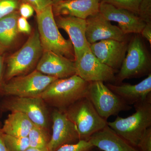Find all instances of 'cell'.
<instances>
[{
	"mask_svg": "<svg viewBox=\"0 0 151 151\" xmlns=\"http://www.w3.org/2000/svg\"><path fill=\"white\" fill-rule=\"evenodd\" d=\"M99 12L109 21L118 23L124 34H139L146 24L137 14L107 3L100 2Z\"/></svg>",
	"mask_w": 151,
	"mask_h": 151,
	"instance_id": "14",
	"label": "cell"
},
{
	"mask_svg": "<svg viewBox=\"0 0 151 151\" xmlns=\"http://www.w3.org/2000/svg\"><path fill=\"white\" fill-rule=\"evenodd\" d=\"M61 1V0H53V4H54V3L57 2L59 1Z\"/></svg>",
	"mask_w": 151,
	"mask_h": 151,
	"instance_id": "36",
	"label": "cell"
},
{
	"mask_svg": "<svg viewBox=\"0 0 151 151\" xmlns=\"http://www.w3.org/2000/svg\"><path fill=\"white\" fill-rule=\"evenodd\" d=\"M0 129H1V128H0Z\"/></svg>",
	"mask_w": 151,
	"mask_h": 151,
	"instance_id": "38",
	"label": "cell"
},
{
	"mask_svg": "<svg viewBox=\"0 0 151 151\" xmlns=\"http://www.w3.org/2000/svg\"><path fill=\"white\" fill-rule=\"evenodd\" d=\"M0 151H8L3 142L2 137V132L1 130H0Z\"/></svg>",
	"mask_w": 151,
	"mask_h": 151,
	"instance_id": "34",
	"label": "cell"
},
{
	"mask_svg": "<svg viewBox=\"0 0 151 151\" xmlns=\"http://www.w3.org/2000/svg\"><path fill=\"white\" fill-rule=\"evenodd\" d=\"M2 137L8 151H24L30 147L28 137H15L2 133Z\"/></svg>",
	"mask_w": 151,
	"mask_h": 151,
	"instance_id": "23",
	"label": "cell"
},
{
	"mask_svg": "<svg viewBox=\"0 0 151 151\" xmlns=\"http://www.w3.org/2000/svg\"><path fill=\"white\" fill-rule=\"evenodd\" d=\"M107 86L129 105H134L151 96V74L140 83L129 84H108Z\"/></svg>",
	"mask_w": 151,
	"mask_h": 151,
	"instance_id": "18",
	"label": "cell"
},
{
	"mask_svg": "<svg viewBox=\"0 0 151 151\" xmlns=\"http://www.w3.org/2000/svg\"><path fill=\"white\" fill-rule=\"evenodd\" d=\"M22 1L29 4L36 14L53 4V0H22Z\"/></svg>",
	"mask_w": 151,
	"mask_h": 151,
	"instance_id": "29",
	"label": "cell"
},
{
	"mask_svg": "<svg viewBox=\"0 0 151 151\" xmlns=\"http://www.w3.org/2000/svg\"><path fill=\"white\" fill-rule=\"evenodd\" d=\"M52 5L36 14L38 32L43 51H50L75 61L72 44L60 32L55 22Z\"/></svg>",
	"mask_w": 151,
	"mask_h": 151,
	"instance_id": "2",
	"label": "cell"
},
{
	"mask_svg": "<svg viewBox=\"0 0 151 151\" xmlns=\"http://www.w3.org/2000/svg\"><path fill=\"white\" fill-rule=\"evenodd\" d=\"M24 151H50L47 148L44 149L35 148L29 147Z\"/></svg>",
	"mask_w": 151,
	"mask_h": 151,
	"instance_id": "35",
	"label": "cell"
},
{
	"mask_svg": "<svg viewBox=\"0 0 151 151\" xmlns=\"http://www.w3.org/2000/svg\"><path fill=\"white\" fill-rule=\"evenodd\" d=\"M62 111L75 125L80 140L89 141L92 135L107 125V120L99 115L86 97Z\"/></svg>",
	"mask_w": 151,
	"mask_h": 151,
	"instance_id": "4",
	"label": "cell"
},
{
	"mask_svg": "<svg viewBox=\"0 0 151 151\" xmlns=\"http://www.w3.org/2000/svg\"><path fill=\"white\" fill-rule=\"evenodd\" d=\"M22 0H0V19L19 11Z\"/></svg>",
	"mask_w": 151,
	"mask_h": 151,
	"instance_id": "25",
	"label": "cell"
},
{
	"mask_svg": "<svg viewBox=\"0 0 151 151\" xmlns=\"http://www.w3.org/2000/svg\"><path fill=\"white\" fill-rule=\"evenodd\" d=\"M128 46L127 41L107 40L90 45V49L100 62L117 70L124 61Z\"/></svg>",
	"mask_w": 151,
	"mask_h": 151,
	"instance_id": "13",
	"label": "cell"
},
{
	"mask_svg": "<svg viewBox=\"0 0 151 151\" xmlns=\"http://www.w3.org/2000/svg\"><path fill=\"white\" fill-rule=\"evenodd\" d=\"M20 16L17 11L0 19V53L7 51L16 40L19 33L17 21Z\"/></svg>",
	"mask_w": 151,
	"mask_h": 151,
	"instance_id": "21",
	"label": "cell"
},
{
	"mask_svg": "<svg viewBox=\"0 0 151 151\" xmlns=\"http://www.w3.org/2000/svg\"><path fill=\"white\" fill-rule=\"evenodd\" d=\"M55 22L58 27L67 33L73 45L75 61L90 47L86 40V20L70 16H58Z\"/></svg>",
	"mask_w": 151,
	"mask_h": 151,
	"instance_id": "16",
	"label": "cell"
},
{
	"mask_svg": "<svg viewBox=\"0 0 151 151\" xmlns=\"http://www.w3.org/2000/svg\"><path fill=\"white\" fill-rule=\"evenodd\" d=\"M86 22L85 35L90 45L107 40L127 41V35L124 34L119 27L112 24L100 12L87 18Z\"/></svg>",
	"mask_w": 151,
	"mask_h": 151,
	"instance_id": "12",
	"label": "cell"
},
{
	"mask_svg": "<svg viewBox=\"0 0 151 151\" xmlns=\"http://www.w3.org/2000/svg\"><path fill=\"white\" fill-rule=\"evenodd\" d=\"M138 15L145 23L151 22V0H142Z\"/></svg>",
	"mask_w": 151,
	"mask_h": 151,
	"instance_id": "27",
	"label": "cell"
},
{
	"mask_svg": "<svg viewBox=\"0 0 151 151\" xmlns=\"http://www.w3.org/2000/svg\"><path fill=\"white\" fill-rule=\"evenodd\" d=\"M36 70L57 78H64L76 74L75 62L50 51H43Z\"/></svg>",
	"mask_w": 151,
	"mask_h": 151,
	"instance_id": "15",
	"label": "cell"
},
{
	"mask_svg": "<svg viewBox=\"0 0 151 151\" xmlns=\"http://www.w3.org/2000/svg\"><path fill=\"white\" fill-rule=\"evenodd\" d=\"M134 105L135 112L122 118L117 116L108 127L132 145L137 147L146 129L151 126V96Z\"/></svg>",
	"mask_w": 151,
	"mask_h": 151,
	"instance_id": "3",
	"label": "cell"
},
{
	"mask_svg": "<svg viewBox=\"0 0 151 151\" xmlns=\"http://www.w3.org/2000/svg\"><path fill=\"white\" fill-rule=\"evenodd\" d=\"M142 0H101V2L110 4L116 7L125 9L138 15Z\"/></svg>",
	"mask_w": 151,
	"mask_h": 151,
	"instance_id": "24",
	"label": "cell"
},
{
	"mask_svg": "<svg viewBox=\"0 0 151 151\" xmlns=\"http://www.w3.org/2000/svg\"><path fill=\"white\" fill-rule=\"evenodd\" d=\"M101 0H61L54 3V15L70 16L86 20L99 12Z\"/></svg>",
	"mask_w": 151,
	"mask_h": 151,
	"instance_id": "17",
	"label": "cell"
},
{
	"mask_svg": "<svg viewBox=\"0 0 151 151\" xmlns=\"http://www.w3.org/2000/svg\"><path fill=\"white\" fill-rule=\"evenodd\" d=\"M3 108L11 112L24 113L35 125L48 131V111L45 102L41 98L12 97L5 101Z\"/></svg>",
	"mask_w": 151,
	"mask_h": 151,
	"instance_id": "9",
	"label": "cell"
},
{
	"mask_svg": "<svg viewBox=\"0 0 151 151\" xmlns=\"http://www.w3.org/2000/svg\"><path fill=\"white\" fill-rule=\"evenodd\" d=\"M89 84L76 74L58 78L38 97L56 109L64 110L86 97Z\"/></svg>",
	"mask_w": 151,
	"mask_h": 151,
	"instance_id": "1",
	"label": "cell"
},
{
	"mask_svg": "<svg viewBox=\"0 0 151 151\" xmlns=\"http://www.w3.org/2000/svg\"><path fill=\"white\" fill-rule=\"evenodd\" d=\"M34 125L26 115L21 112L13 111L9 114L0 130L3 134L25 137H28Z\"/></svg>",
	"mask_w": 151,
	"mask_h": 151,
	"instance_id": "20",
	"label": "cell"
},
{
	"mask_svg": "<svg viewBox=\"0 0 151 151\" xmlns=\"http://www.w3.org/2000/svg\"><path fill=\"white\" fill-rule=\"evenodd\" d=\"M30 147L44 149L47 148L51 136L48 131L34 125L28 136Z\"/></svg>",
	"mask_w": 151,
	"mask_h": 151,
	"instance_id": "22",
	"label": "cell"
},
{
	"mask_svg": "<svg viewBox=\"0 0 151 151\" xmlns=\"http://www.w3.org/2000/svg\"><path fill=\"white\" fill-rule=\"evenodd\" d=\"M2 53H0V85L1 83L3 74V68H4V57L2 55Z\"/></svg>",
	"mask_w": 151,
	"mask_h": 151,
	"instance_id": "33",
	"label": "cell"
},
{
	"mask_svg": "<svg viewBox=\"0 0 151 151\" xmlns=\"http://www.w3.org/2000/svg\"><path fill=\"white\" fill-rule=\"evenodd\" d=\"M89 141L94 147L103 151H139L137 147L118 135L108 125L92 135Z\"/></svg>",
	"mask_w": 151,
	"mask_h": 151,
	"instance_id": "19",
	"label": "cell"
},
{
	"mask_svg": "<svg viewBox=\"0 0 151 151\" xmlns=\"http://www.w3.org/2000/svg\"><path fill=\"white\" fill-rule=\"evenodd\" d=\"M151 71L150 54L142 38L137 35L128 44L127 54L115 82L119 84L126 79L148 76Z\"/></svg>",
	"mask_w": 151,
	"mask_h": 151,
	"instance_id": "5",
	"label": "cell"
},
{
	"mask_svg": "<svg viewBox=\"0 0 151 151\" xmlns=\"http://www.w3.org/2000/svg\"><path fill=\"white\" fill-rule=\"evenodd\" d=\"M17 28L19 33L30 34L31 32L32 28L27 19L20 16L17 21Z\"/></svg>",
	"mask_w": 151,
	"mask_h": 151,
	"instance_id": "30",
	"label": "cell"
},
{
	"mask_svg": "<svg viewBox=\"0 0 151 151\" xmlns=\"http://www.w3.org/2000/svg\"><path fill=\"white\" fill-rule=\"evenodd\" d=\"M52 133L47 145L50 151H55L61 146L75 144L80 140L74 124L64 111L55 109L51 115Z\"/></svg>",
	"mask_w": 151,
	"mask_h": 151,
	"instance_id": "11",
	"label": "cell"
},
{
	"mask_svg": "<svg viewBox=\"0 0 151 151\" xmlns=\"http://www.w3.org/2000/svg\"><path fill=\"white\" fill-rule=\"evenodd\" d=\"M137 147L139 151H151V127L144 132Z\"/></svg>",
	"mask_w": 151,
	"mask_h": 151,
	"instance_id": "28",
	"label": "cell"
},
{
	"mask_svg": "<svg viewBox=\"0 0 151 151\" xmlns=\"http://www.w3.org/2000/svg\"><path fill=\"white\" fill-rule=\"evenodd\" d=\"M140 34L142 37L145 38L149 42L150 45H151V22L146 23L145 27L143 28Z\"/></svg>",
	"mask_w": 151,
	"mask_h": 151,
	"instance_id": "32",
	"label": "cell"
},
{
	"mask_svg": "<svg viewBox=\"0 0 151 151\" xmlns=\"http://www.w3.org/2000/svg\"><path fill=\"white\" fill-rule=\"evenodd\" d=\"M43 51L39 33L35 30L21 48L8 58L6 79L9 81L16 76L27 74L37 63Z\"/></svg>",
	"mask_w": 151,
	"mask_h": 151,
	"instance_id": "6",
	"label": "cell"
},
{
	"mask_svg": "<svg viewBox=\"0 0 151 151\" xmlns=\"http://www.w3.org/2000/svg\"><path fill=\"white\" fill-rule=\"evenodd\" d=\"M86 97L99 115L106 120L111 116L132 108L102 81L89 82Z\"/></svg>",
	"mask_w": 151,
	"mask_h": 151,
	"instance_id": "7",
	"label": "cell"
},
{
	"mask_svg": "<svg viewBox=\"0 0 151 151\" xmlns=\"http://www.w3.org/2000/svg\"><path fill=\"white\" fill-rule=\"evenodd\" d=\"M76 75L87 82L115 81L116 70L100 62L92 53L90 47L74 61Z\"/></svg>",
	"mask_w": 151,
	"mask_h": 151,
	"instance_id": "10",
	"label": "cell"
},
{
	"mask_svg": "<svg viewBox=\"0 0 151 151\" xmlns=\"http://www.w3.org/2000/svg\"><path fill=\"white\" fill-rule=\"evenodd\" d=\"M93 149H92V150H91V151H93Z\"/></svg>",
	"mask_w": 151,
	"mask_h": 151,
	"instance_id": "37",
	"label": "cell"
},
{
	"mask_svg": "<svg viewBox=\"0 0 151 151\" xmlns=\"http://www.w3.org/2000/svg\"><path fill=\"white\" fill-rule=\"evenodd\" d=\"M18 11L20 16L26 19L32 17L35 12L33 8L29 4L24 2L20 5Z\"/></svg>",
	"mask_w": 151,
	"mask_h": 151,
	"instance_id": "31",
	"label": "cell"
},
{
	"mask_svg": "<svg viewBox=\"0 0 151 151\" xmlns=\"http://www.w3.org/2000/svg\"><path fill=\"white\" fill-rule=\"evenodd\" d=\"M94 148L89 141L82 140L75 144L61 146L55 151H90Z\"/></svg>",
	"mask_w": 151,
	"mask_h": 151,
	"instance_id": "26",
	"label": "cell"
},
{
	"mask_svg": "<svg viewBox=\"0 0 151 151\" xmlns=\"http://www.w3.org/2000/svg\"><path fill=\"white\" fill-rule=\"evenodd\" d=\"M58 79L35 70L8 81L2 87L4 94L12 97H38L49 85Z\"/></svg>",
	"mask_w": 151,
	"mask_h": 151,
	"instance_id": "8",
	"label": "cell"
}]
</instances>
